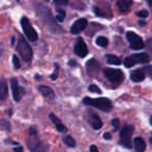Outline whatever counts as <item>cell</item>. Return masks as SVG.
<instances>
[{
    "mask_svg": "<svg viewBox=\"0 0 152 152\" xmlns=\"http://www.w3.org/2000/svg\"><path fill=\"white\" fill-rule=\"evenodd\" d=\"M46 1H48V0H46Z\"/></svg>",
    "mask_w": 152,
    "mask_h": 152,
    "instance_id": "60d3db41",
    "label": "cell"
},
{
    "mask_svg": "<svg viewBox=\"0 0 152 152\" xmlns=\"http://www.w3.org/2000/svg\"><path fill=\"white\" fill-rule=\"evenodd\" d=\"M30 134H31V136H35V134H36V130H35V128H34V127L30 128Z\"/></svg>",
    "mask_w": 152,
    "mask_h": 152,
    "instance_id": "e575fe53",
    "label": "cell"
},
{
    "mask_svg": "<svg viewBox=\"0 0 152 152\" xmlns=\"http://www.w3.org/2000/svg\"><path fill=\"white\" fill-rule=\"evenodd\" d=\"M90 152H98V149L95 145H91L90 146Z\"/></svg>",
    "mask_w": 152,
    "mask_h": 152,
    "instance_id": "d6a6232c",
    "label": "cell"
},
{
    "mask_svg": "<svg viewBox=\"0 0 152 152\" xmlns=\"http://www.w3.org/2000/svg\"><path fill=\"white\" fill-rule=\"evenodd\" d=\"M146 46H147V49H148V51H150L151 58H152V38H149V39L147 40V42H146Z\"/></svg>",
    "mask_w": 152,
    "mask_h": 152,
    "instance_id": "f546056e",
    "label": "cell"
},
{
    "mask_svg": "<svg viewBox=\"0 0 152 152\" xmlns=\"http://www.w3.org/2000/svg\"><path fill=\"white\" fill-rule=\"evenodd\" d=\"M150 58L146 53H140V54H134L132 56L127 57V58L124 60V65L126 67H132L134 64L138 63H147Z\"/></svg>",
    "mask_w": 152,
    "mask_h": 152,
    "instance_id": "5b68a950",
    "label": "cell"
},
{
    "mask_svg": "<svg viewBox=\"0 0 152 152\" xmlns=\"http://www.w3.org/2000/svg\"><path fill=\"white\" fill-rule=\"evenodd\" d=\"M104 138L106 139V140H111V139H112V134H111L110 132H104Z\"/></svg>",
    "mask_w": 152,
    "mask_h": 152,
    "instance_id": "1f68e13d",
    "label": "cell"
},
{
    "mask_svg": "<svg viewBox=\"0 0 152 152\" xmlns=\"http://www.w3.org/2000/svg\"><path fill=\"white\" fill-rule=\"evenodd\" d=\"M75 64H76L75 61H69V65H75Z\"/></svg>",
    "mask_w": 152,
    "mask_h": 152,
    "instance_id": "8d00e7d4",
    "label": "cell"
},
{
    "mask_svg": "<svg viewBox=\"0 0 152 152\" xmlns=\"http://www.w3.org/2000/svg\"><path fill=\"white\" fill-rule=\"evenodd\" d=\"M87 72L90 76H96L99 72V64L96 60L94 59H91L87 62Z\"/></svg>",
    "mask_w": 152,
    "mask_h": 152,
    "instance_id": "4fadbf2b",
    "label": "cell"
},
{
    "mask_svg": "<svg viewBox=\"0 0 152 152\" xmlns=\"http://www.w3.org/2000/svg\"><path fill=\"white\" fill-rule=\"evenodd\" d=\"M126 37H127L128 42H129L130 48L132 50H141V49L144 48V42H143V39L136 34L134 32L128 31L126 33Z\"/></svg>",
    "mask_w": 152,
    "mask_h": 152,
    "instance_id": "52a82bcc",
    "label": "cell"
},
{
    "mask_svg": "<svg viewBox=\"0 0 152 152\" xmlns=\"http://www.w3.org/2000/svg\"><path fill=\"white\" fill-rule=\"evenodd\" d=\"M83 102L87 106H91L94 108L98 109V110L102 111V112H110L113 108L112 102L109 98L99 97V98H90V97H85L83 99Z\"/></svg>",
    "mask_w": 152,
    "mask_h": 152,
    "instance_id": "6da1fadb",
    "label": "cell"
},
{
    "mask_svg": "<svg viewBox=\"0 0 152 152\" xmlns=\"http://www.w3.org/2000/svg\"><path fill=\"white\" fill-rule=\"evenodd\" d=\"M17 50L20 53L21 57L23 58V60L25 61H30L33 56V52H32V49L30 48V46L28 45V42L24 39L23 37L19 38V42L18 46H17Z\"/></svg>",
    "mask_w": 152,
    "mask_h": 152,
    "instance_id": "7a4b0ae2",
    "label": "cell"
},
{
    "mask_svg": "<svg viewBox=\"0 0 152 152\" xmlns=\"http://www.w3.org/2000/svg\"><path fill=\"white\" fill-rule=\"evenodd\" d=\"M63 142L66 146L70 147V148H72V147L76 146V141H75V139L70 136H66L65 138L63 139Z\"/></svg>",
    "mask_w": 152,
    "mask_h": 152,
    "instance_id": "44dd1931",
    "label": "cell"
},
{
    "mask_svg": "<svg viewBox=\"0 0 152 152\" xmlns=\"http://www.w3.org/2000/svg\"><path fill=\"white\" fill-rule=\"evenodd\" d=\"M88 89H89V91H90V92H94V93H97V94L102 93V90H100V89L98 88L96 85H90Z\"/></svg>",
    "mask_w": 152,
    "mask_h": 152,
    "instance_id": "d4e9b609",
    "label": "cell"
},
{
    "mask_svg": "<svg viewBox=\"0 0 152 152\" xmlns=\"http://www.w3.org/2000/svg\"><path fill=\"white\" fill-rule=\"evenodd\" d=\"M8 94V90H7V86L4 82H0V99L4 100L6 99Z\"/></svg>",
    "mask_w": 152,
    "mask_h": 152,
    "instance_id": "ffe728a7",
    "label": "cell"
},
{
    "mask_svg": "<svg viewBox=\"0 0 152 152\" xmlns=\"http://www.w3.org/2000/svg\"><path fill=\"white\" fill-rule=\"evenodd\" d=\"M96 44L99 47H107L109 44V40L108 38L104 37V36H99V37L96 38Z\"/></svg>",
    "mask_w": 152,
    "mask_h": 152,
    "instance_id": "7402d4cb",
    "label": "cell"
},
{
    "mask_svg": "<svg viewBox=\"0 0 152 152\" xmlns=\"http://www.w3.org/2000/svg\"><path fill=\"white\" fill-rule=\"evenodd\" d=\"M104 74L106 78L113 84L119 85L123 82L124 74L120 69H115V68H106L104 70Z\"/></svg>",
    "mask_w": 152,
    "mask_h": 152,
    "instance_id": "277c9868",
    "label": "cell"
},
{
    "mask_svg": "<svg viewBox=\"0 0 152 152\" xmlns=\"http://www.w3.org/2000/svg\"><path fill=\"white\" fill-rule=\"evenodd\" d=\"M10 84H12V95H14V99L16 102H20L22 94H24V90L19 86L18 81L17 79H12L10 80Z\"/></svg>",
    "mask_w": 152,
    "mask_h": 152,
    "instance_id": "30bf717a",
    "label": "cell"
},
{
    "mask_svg": "<svg viewBox=\"0 0 152 152\" xmlns=\"http://www.w3.org/2000/svg\"><path fill=\"white\" fill-rule=\"evenodd\" d=\"M87 24H88V22H87L86 19H79V20H77L76 22L72 24V28H70V32H72V34L80 33V32H82L86 28Z\"/></svg>",
    "mask_w": 152,
    "mask_h": 152,
    "instance_id": "8fae6325",
    "label": "cell"
},
{
    "mask_svg": "<svg viewBox=\"0 0 152 152\" xmlns=\"http://www.w3.org/2000/svg\"><path fill=\"white\" fill-rule=\"evenodd\" d=\"M112 124L114 126V130H118L119 129V126H120V122H119V119L114 118L112 120Z\"/></svg>",
    "mask_w": 152,
    "mask_h": 152,
    "instance_id": "4316f807",
    "label": "cell"
},
{
    "mask_svg": "<svg viewBox=\"0 0 152 152\" xmlns=\"http://www.w3.org/2000/svg\"><path fill=\"white\" fill-rule=\"evenodd\" d=\"M107 63L112 64V65H119L121 64V60L119 57L115 56V55H107Z\"/></svg>",
    "mask_w": 152,
    "mask_h": 152,
    "instance_id": "d6986e66",
    "label": "cell"
},
{
    "mask_svg": "<svg viewBox=\"0 0 152 152\" xmlns=\"http://www.w3.org/2000/svg\"><path fill=\"white\" fill-rule=\"evenodd\" d=\"M134 148H136L137 152H144L146 150V143H145V141L143 140L142 138H140V137L134 138Z\"/></svg>",
    "mask_w": 152,
    "mask_h": 152,
    "instance_id": "e0dca14e",
    "label": "cell"
},
{
    "mask_svg": "<svg viewBox=\"0 0 152 152\" xmlns=\"http://www.w3.org/2000/svg\"><path fill=\"white\" fill-rule=\"evenodd\" d=\"M28 148L32 152H48L42 142L33 136H31V138L28 140Z\"/></svg>",
    "mask_w": 152,
    "mask_h": 152,
    "instance_id": "ba28073f",
    "label": "cell"
},
{
    "mask_svg": "<svg viewBox=\"0 0 152 152\" xmlns=\"http://www.w3.org/2000/svg\"><path fill=\"white\" fill-rule=\"evenodd\" d=\"M58 70H59L58 64H55V70H54V72H53L52 76H51V79H52V80H56L57 79V77H58Z\"/></svg>",
    "mask_w": 152,
    "mask_h": 152,
    "instance_id": "484cf974",
    "label": "cell"
},
{
    "mask_svg": "<svg viewBox=\"0 0 152 152\" xmlns=\"http://www.w3.org/2000/svg\"><path fill=\"white\" fill-rule=\"evenodd\" d=\"M137 15H138L140 18H146V17L148 16V12L144 10H141V12H137Z\"/></svg>",
    "mask_w": 152,
    "mask_h": 152,
    "instance_id": "4dcf8cb0",
    "label": "cell"
},
{
    "mask_svg": "<svg viewBox=\"0 0 152 152\" xmlns=\"http://www.w3.org/2000/svg\"><path fill=\"white\" fill-rule=\"evenodd\" d=\"M57 16H56V20L59 21V22H62V21L64 20V17H65V12H64L63 10H57Z\"/></svg>",
    "mask_w": 152,
    "mask_h": 152,
    "instance_id": "603a6c76",
    "label": "cell"
},
{
    "mask_svg": "<svg viewBox=\"0 0 152 152\" xmlns=\"http://www.w3.org/2000/svg\"><path fill=\"white\" fill-rule=\"evenodd\" d=\"M21 25H22L23 31L25 32V34H26V36L28 37V39L30 40V42H36L38 38V35L26 17H23L22 18V20H21Z\"/></svg>",
    "mask_w": 152,
    "mask_h": 152,
    "instance_id": "8992f818",
    "label": "cell"
},
{
    "mask_svg": "<svg viewBox=\"0 0 152 152\" xmlns=\"http://www.w3.org/2000/svg\"><path fill=\"white\" fill-rule=\"evenodd\" d=\"M132 5V0H118V2H117V7L121 12H128Z\"/></svg>",
    "mask_w": 152,
    "mask_h": 152,
    "instance_id": "2e32d148",
    "label": "cell"
},
{
    "mask_svg": "<svg viewBox=\"0 0 152 152\" xmlns=\"http://www.w3.org/2000/svg\"><path fill=\"white\" fill-rule=\"evenodd\" d=\"M139 24H140L141 26H145V25H146V22H145V21H140Z\"/></svg>",
    "mask_w": 152,
    "mask_h": 152,
    "instance_id": "d590c367",
    "label": "cell"
},
{
    "mask_svg": "<svg viewBox=\"0 0 152 152\" xmlns=\"http://www.w3.org/2000/svg\"><path fill=\"white\" fill-rule=\"evenodd\" d=\"M54 3L56 4V5L63 6L68 3V0H54Z\"/></svg>",
    "mask_w": 152,
    "mask_h": 152,
    "instance_id": "f1b7e54d",
    "label": "cell"
},
{
    "mask_svg": "<svg viewBox=\"0 0 152 152\" xmlns=\"http://www.w3.org/2000/svg\"><path fill=\"white\" fill-rule=\"evenodd\" d=\"M88 122L90 123L92 127H93V129L95 130L100 129L102 126V122L100 120L99 116L93 112H88Z\"/></svg>",
    "mask_w": 152,
    "mask_h": 152,
    "instance_id": "7c38bea8",
    "label": "cell"
},
{
    "mask_svg": "<svg viewBox=\"0 0 152 152\" xmlns=\"http://www.w3.org/2000/svg\"><path fill=\"white\" fill-rule=\"evenodd\" d=\"M150 124L152 125V116H151V118H150Z\"/></svg>",
    "mask_w": 152,
    "mask_h": 152,
    "instance_id": "f35d334b",
    "label": "cell"
},
{
    "mask_svg": "<svg viewBox=\"0 0 152 152\" xmlns=\"http://www.w3.org/2000/svg\"><path fill=\"white\" fill-rule=\"evenodd\" d=\"M147 1H148L149 5H152V0H147Z\"/></svg>",
    "mask_w": 152,
    "mask_h": 152,
    "instance_id": "74e56055",
    "label": "cell"
},
{
    "mask_svg": "<svg viewBox=\"0 0 152 152\" xmlns=\"http://www.w3.org/2000/svg\"><path fill=\"white\" fill-rule=\"evenodd\" d=\"M12 63H14V66L16 69H19V68L21 67V64H20V61H19V58L18 56H16V55H14L12 56Z\"/></svg>",
    "mask_w": 152,
    "mask_h": 152,
    "instance_id": "cb8c5ba5",
    "label": "cell"
},
{
    "mask_svg": "<svg viewBox=\"0 0 152 152\" xmlns=\"http://www.w3.org/2000/svg\"><path fill=\"white\" fill-rule=\"evenodd\" d=\"M146 78V70L145 69H136L130 74V79L134 82H142Z\"/></svg>",
    "mask_w": 152,
    "mask_h": 152,
    "instance_id": "5bb4252c",
    "label": "cell"
},
{
    "mask_svg": "<svg viewBox=\"0 0 152 152\" xmlns=\"http://www.w3.org/2000/svg\"><path fill=\"white\" fill-rule=\"evenodd\" d=\"M150 142H151V144H152V137L150 138Z\"/></svg>",
    "mask_w": 152,
    "mask_h": 152,
    "instance_id": "ab89813d",
    "label": "cell"
},
{
    "mask_svg": "<svg viewBox=\"0 0 152 152\" xmlns=\"http://www.w3.org/2000/svg\"><path fill=\"white\" fill-rule=\"evenodd\" d=\"M0 124H1L3 127H5L7 130H10V122H8V121L4 120V119H1V120H0Z\"/></svg>",
    "mask_w": 152,
    "mask_h": 152,
    "instance_id": "83f0119b",
    "label": "cell"
},
{
    "mask_svg": "<svg viewBox=\"0 0 152 152\" xmlns=\"http://www.w3.org/2000/svg\"><path fill=\"white\" fill-rule=\"evenodd\" d=\"M134 127L132 125H125L120 132V144L124 148H132V136Z\"/></svg>",
    "mask_w": 152,
    "mask_h": 152,
    "instance_id": "3957f363",
    "label": "cell"
},
{
    "mask_svg": "<svg viewBox=\"0 0 152 152\" xmlns=\"http://www.w3.org/2000/svg\"><path fill=\"white\" fill-rule=\"evenodd\" d=\"M23 151H24L23 147H16V148H14V152H23Z\"/></svg>",
    "mask_w": 152,
    "mask_h": 152,
    "instance_id": "836d02e7",
    "label": "cell"
},
{
    "mask_svg": "<svg viewBox=\"0 0 152 152\" xmlns=\"http://www.w3.org/2000/svg\"><path fill=\"white\" fill-rule=\"evenodd\" d=\"M38 90L42 92V94L44 96H47V97H50V98L54 97V91H53L49 86H46V85H40V86L38 87Z\"/></svg>",
    "mask_w": 152,
    "mask_h": 152,
    "instance_id": "ac0fdd59",
    "label": "cell"
},
{
    "mask_svg": "<svg viewBox=\"0 0 152 152\" xmlns=\"http://www.w3.org/2000/svg\"><path fill=\"white\" fill-rule=\"evenodd\" d=\"M50 119L53 121V123H54L55 125H56L57 129H58L60 132H67V128H66V126L64 125V124L61 123L60 119H59L58 117H57L55 114L51 113V114H50Z\"/></svg>",
    "mask_w": 152,
    "mask_h": 152,
    "instance_id": "9a60e30c",
    "label": "cell"
},
{
    "mask_svg": "<svg viewBox=\"0 0 152 152\" xmlns=\"http://www.w3.org/2000/svg\"><path fill=\"white\" fill-rule=\"evenodd\" d=\"M75 53L78 55L79 57H85L88 54V48H87L85 42L82 38H78L77 42L75 45Z\"/></svg>",
    "mask_w": 152,
    "mask_h": 152,
    "instance_id": "9c48e42d",
    "label": "cell"
}]
</instances>
